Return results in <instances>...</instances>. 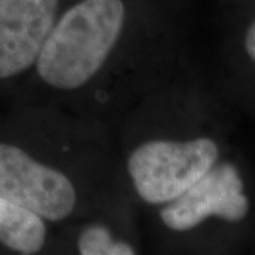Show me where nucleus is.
I'll use <instances>...</instances> for the list:
<instances>
[{
    "label": "nucleus",
    "mask_w": 255,
    "mask_h": 255,
    "mask_svg": "<svg viewBox=\"0 0 255 255\" xmlns=\"http://www.w3.org/2000/svg\"><path fill=\"white\" fill-rule=\"evenodd\" d=\"M182 31L164 0H73L31 75L26 100L112 129L137 101L179 73Z\"/></svg>",
    "instance_id": "f257e3e1"
},
{
    "label": "nucleus",
    "mask_w": 255,
    "mask_h": 255,
    "mask_svg": "<svg viewBox=\"0 0 255 255\" xmlns=\"http://www.w3.org/2000/svg\"><path fill=\"white\" fill-rule=\"evenodd\" d=\"M24 102L14 130L0 136V196L55 227L139 219L114 129L53 104Z\"/></svg>",
    "instance_id": "f03ea898"
},
{
    "label": "nucleus",
    "mask_w": 255,
    "mask_h": 255,
    "mask_svg": "<svg viewBox=\"0 0 255 255\" xmlns=\"http://www.w3.org/2000/svg\"><path fill=\"white\" fill-rule=\"evenodd\" d=\"M189 118L179 73L137 101L114 128L128 187L140 210L176 199L223 157L219 139L191 130Z\"/></svg>",
    "instance_id": "7ed1b4c3"
},
{
    "label": "nucleus",
    "mask_w": 255,
    "mask_h": 255,
    "mask_svg": "<svg viewBox=\"0 0 255 255\" xmlns=\"http://www.w3.org/2000/svg\"><path fill=\"white\" fill-rule=\"evenodd\" d=\"M251 203L237 164L220 159L173 200L145 209L149 237L157 253L174 251L210 221L240 224Z\"/></svg>",
    "instance_id": "20e7f679"
},
{
    "label": "nucleus",
    "mask_w": 255,
    "mask_h": 255,
    "mask_svg": "<svg viewBox=\"0 0 255 255\" xmlns=\"http://www.w3.org/2000/svg\"><path fill=\"white\" fill-rule=\"evenodd\" d=\"M67 3L0 0V84L27 81Z\"/></svg>",
    "instance_id": "39448f33"
},
{
    "label": "nucleus",
    "mask_w": 255,
    "mask_h": 255,
    "mask_svg": "<svg viewBox=\"0 0 255 255\" xmlns=\"http://www.w3.org/2000/svg\"><path fill=\"white\" fill-rule=\"evenodd\" d=\"M63 254H142L139 219L97 217L58 227Z\"/></svg>",
    "instance_id": "423d86ee"
},
{
    "label": "nucleus",
    "mask_w": 255,
    "mask_h": 255,
    "mask_svg": "<svg viewBox=\"0 0 255 255\" xmlns=\"http://www.w3.org/2000/svg\"><path fill=\"white\" fill-rule=\"evenodd\" d=\"M0 244L21 255L63 254L58 227L0 196Z\"/></svg>",
    "instance_id": "0eeeda50"
},
{
    "label": "nucleus",
    "mask_w": 255,
    "mask_h": 255,
    "mask_svg": "<svg viewBox=\"0 0 255 255\" xmlns=\"http://www.w3.org/2000/svg\"><path fill=\"white\" fill-rule=\"evenodd\" d=\"M243 50L244 54L255 64V20L251 21L243 36Z\"/></svg>",
    "instance_id": "6e6552de"
}]
</instances>
